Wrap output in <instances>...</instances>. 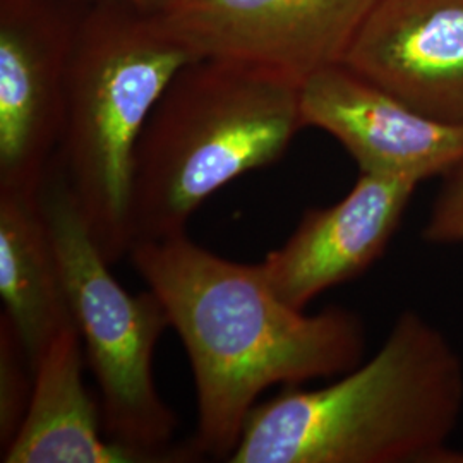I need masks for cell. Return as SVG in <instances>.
Here are the masks:
<instances>
[{
  "label": "cell",
  "mask_w": 463,
  "mask_h": 463,
  "mask_svg": "<svg viewBox=\"0 0 463 463\" xmlns=\"http://www.w3.org/2000/svg\"><path fill=\"white\" fill-rule=\"evenodd\" d=\"M447 181L432 203L424 239L432 244L463 242V165L445 175Z\"/></svg>",
  "instance_id": "obj_14"
},
{
  "label": "cell",
  "mask_w": 463,
  "mask_h": 463,
  "mask_svg": "<svg viewBox=\"0 0 463 463\" xmlns=\"http://www.w3.org/2000/svg\"><path fill=\"white\" fill-rule=\"evenodd\" d=\"M344 64L420 114L463 126V0H376Z\"/></svg>",
  "instance_id": "obj_10"
},
{
  "label": "cell",
  "mask_w": 463,
  "mask_h": 463,
  "mask_svg": "<svg viewBox=\"0 0 463 463\" xmlns=\"http://www.w3.org/2000/svg\"><path fill=\"white\" fill-rule=\"evenodd\" d=\"M40 206L84 359L99 383L107 436L139 451L149 463L198 460L193 443L170 445L177 415L153 376L155 348L170 328L164 302L151 288L131 294L117 281L84 225L57 156L42 185Z\"/></svg>",
  "instance_id": "obj_5"
},
{
  "label": "cell",
  "mask_w": 463,
  "mask_h": 463,
  "mask_svg": "<svg viewBox=\"0 0 463 463\" xmlns=\"http://www.w3.org/2000/svg\"><path fill=\"white\" fill-rule=\"evenodd\" d=\"M463 361L417 311L380 350L317 390L287 386L249 415L231 463H453Z\"/></svg>",
  "instance_id": "obj_2"
},
{
  "label": "cell",
  "mask_w": 463,
  "mask_h": 463,
  "mask_svg": "<svg viewBox=\"0 0 463 463\" xmlns=\"http://www.w3.org/2000/svg\"><path fill=\"white\" fill-rule=\"evenodd\" d=\"M194 57L160 13L90 0L69 67L57 160L84 225L110 265L133 248L134 153L155 105Z\"/></svg>",
  "instance_id": "obj_4"
},
{
  "label": "cell",
  "mask_w": 463,
  "mask_h": 463,
  "mask_svg": "<svg viewBox=\"0 0 463 463\" xmlns=\"http://www.w3.org/2000/svg\"><path fill=\"white\" fill-rule=\"evenodd\" d=\"M90 0H0V193L38 199L62 139Z\"/></svg>",
  "instance_id": "obj_6"
},
{
  "label": "cell",
  "mask_w": 463,
  "mask_h": 463,
  "mask_svg": "<svg viewBox=\"0 0 463 463\" xmlns=\"http://www.w3.org/2000/svg\"><path fill=\"white\" fill-rule=\"evenodd\" d=\"M419 184L361 172L347 196L307 210L287 242L261 268L275 294L298 311L374 265L405 215Z\"/></svg>",
  "instance_id": "obj_9"
},
{
  "label": "cell",
  "mask_w": 463,
  "mask_h": 463,
  "mask_svg": "<svg viewBox=\"0 0 463 463\" xmlns=\"http://www.w3.org/2000/svg\"><path fill=\"white\" fill-rule=\"evenodd\" d=\"M83 342L74 323L43 350L33 367L28 412L4 463H149L145 455L112 441L101 409L83 380Z\"/></svg>",
  "instance_id": "obj_11"
},
{
  "label": "cell",
  "mask_w": 463,
  "mask_h": 463,
  "mask_svg": "<svg viewBox=\"0 0 463 463\" xmlns=\"http://www.w3.org/2000/svg\"><path fill=\"white\" fill-rule=\"evenodd\" d=\"M376 0H175L160 13L198 59L260 67L306 83L344 64Z\"/></svg>",
  "instance_id": "obj_7"
},
{
  "label": "cell",
  "mask_w": 463,
  "mask_h": 463,
  "mask_svg": "<svg viewBox=\"0 0 463 463\" xmlns=\"http://www.w3.org/2000/svg\"><path fill=\"white\" fill-rule=\"evenodd\" d=\"M122 2H129L151 13H164L175 0H122Z\"/></svg>",
  "instance_id": "obj_15"
},
{
  "label": "cell",
  "mask_w": 463,
  "mask_h": 463,
  "mask_svg": "<svg viewBox=\"0 0 463 463\" xmlns=\"http://www.w3.org/2000/svg\"><path fill=\"white\" fill-rule=\"evenodd\" d=\"M0 298L32 365L72 323L40 198L0 193Z\"/></svg>",
  "instance_id": "obj_12"
},
{
  "label": "cell",
  "mask_w": 463,
  "mask_h": 463,
  "mask_svg": "<svg viewBox=\"0 0 463 463\" xmlns=\"http://www.w3.org/2000/svg\"><path fill=\"white\" fill-rule=\"evenodd\" d=\"M33 365L5 315L0 316V447L11 445L33 393Z\"/></svg>",
  "instance_id": "obj_13"
},
{
  "label": "cell",
  "mask_w": 463,
  "mask_h": 463,
  "mask_svg": "<svg viewBox=\"0 0 463 463\" xmlns=\"http://www.w3.org/2000/svg\"><path fill=\"white\" fill-rule=\"evenodd\" d=\"M300 129L298 84L231 61L187 62L155 105L136 146L134 244L185 233L206 199L279 162Z\"/></svg>",
  "instance_id": "obj_3"
},
{
  "label": "cell",
  "mask_w": 463,
  "mask_h": 463,
  "mask_svg": "<svg viewBox=\"0 0 463 463\" xmlns=\"http://www.w3.org/2000/svg\"><path fill=\"white\" fill-rule=\"evenodd\" d=\"M457 463H463V451H460V455H458V460Z\"/></svg>",
  "instance_id": "obj_16"
},
{
  "label": "cell",
  "mask_w": 463,
  "mask_h": 463,
  "mask_svg": "<svg viewBox=\"0 0 463 463\" xmlns=\"http://www.w3.org/2000/svg\"><path fill=\"white\" fill-rule=\"evenodd\" d=\"M129 258L189 355L199 457L229 462L268 388L342 376L363 361L359 316L342 307L298 311L275 294L261 263L222 258L187 233L136 242Z\"/></svg>",
  "instance_id": "obj_1"
},
{
  "label": "cell",
  "mask_w": 463,
  "mask_h": 463,
  "mask_svg": "<svg viewBox=\"0 0 463 463\" xmlns=\"http://www.w3.org/2000/svg\"><path fill=\"white\" fill-rule=\"evenodd\" d=\"M300 117L333 136L361 172L422 184L463 165V126L420 114L345 64L300 86Z\"/></svg>",
  "instance_id": "obj_8"
}]
</instances>
